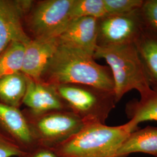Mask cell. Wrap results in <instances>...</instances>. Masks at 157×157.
I'll return each instance as SVG.
<instances>
[{
	"label": "cell",
	"mask_w": 157,
	"mask_h": 157,
	"mask_svg": "<svg viewBox=\"0 0 157 157\" xmlns=\"http://www.w3.org/2000/svg\"><path fill=\"white\" fill-rule=\"evenodd\" d=\"M40 82L52 86L84 84L114 91L109 67L101 65L82 51L59 44L41 75Z\"/></svg>",
	"instance_id": "6da1fadb"
},
{
	"label": "cell",
	"mask_w": 157,
	"mask_h": 157,
	"mask_svg": "<svg viewBox=\"0 0 157 157\" xmlns=\"http://www.w3.org/2000/svg\"><path fill=\"white\" fill-rule=\"evenodd\" d=\"M134 131L129 122L117 126L87 123L78 133L51 148L59 157H118L124 141Z\"/></svg>",
	"instance_id": "7a4b0ae2"
},
{
	"label": "cell",
	"mask_w": 157,
	"mask_h": 157,
	"mask_svg": "<svg viewBox=\"0 0 157 157\" xmlns=\"http://www.w3.org/2000/svg\"><path fill=\"white\" fill-rule=\"evenodd\" d=\"M94 59H104L112 72L115 101L132 90H137L140 98L152 95V90L135 44L112 47H97Z\"/></svg>",
	"instance_id": "3957f363"
},
{
	"label": "cell",
	"mask_w": 157,
	"mask_h": 157,
	"mask_svg": "<svg viewBox=\"0 0 157 157\" xmlns=\"http://www.w3.org/2000/svg\"><path fill=\"white\" fill-rule=\"evenodd\" d=\"M52 87L69 109L81 118L84 124H105L117 104L114 91H112L84 84H61Z\"/></svg>",
	"instance_id": "277c9868"
},
{
	"label": "cell",
	"mask_w": 157,
	"mask_h": 157,
	"mask_svg": "<svg viewBox=\"0 0 157 157\" xmlns=\"http://www.w3.org/2000/svg\"><path fill=\"white\" fill-rule=\"evenodd\" d=\"M73 0L32 1L23 19L30 39L58 37L72 20Z\"/></svg>",
	"instance_id": "5b68a950"
},
{
	"label": "cell",
	"mask_w": 157,
	"mask_h": 157,
	"mask_svg": "<svg viewBox=\"0 0 157 157\" xmlns=\"http://www.w3.org/2000/svg\"><path fill=\"white\" fill-rule=\"evenodd\" d=\"M39 145L52 148L78 133L84 126L83 120L70 110L34 112L22 110Z\"/></svg>",
	"instance_id": "8992f818"
},
{
	"label": "cell",
	"mask_w": 157,
	"mask_h": 157,
	"mask_svg": "<svg viewBox=\"0 0 157 157\" xmlns=\"http://www.w3.org/2000/svg\"><path fill=\"white\" fill-rule=\"evenodd\" d=\"M140 9L128 14L106 15L98 19L97 47L135 44L143 31Z\"/></svg>",
	"instance_id": "52a82bcc"
},
{
	"label": "cell",
	"mask_w": 157,
	"mask_h": 157,
	"mask_svg": "<svg viewBox=\"0 0 157 157\" xmlns=\"http://www.w3.org/2000/svg\"><path fill=\"white\" fill-rule=\"evenodd\" d=\"M32 2L30 0H0V54L12 42L26 44L30 41L23 19Z\"/></svg>",
	"instance_id": "ba28073f"
},
{
	"label": "cell",
	"mask_w": 157,
	"mask_h": 157,
	"mask_svg": "<svg viewBox=\"0 0 157 157\" xmlns=\"http://www.w3.org/2000/svg\"><path fill=\"white\" fill-rule=\"evenodd\" d=\"M0 129L23 152L39 146L22 111L0 102Z\"/></svg>",
	"instance_id": "9c48e42d"
},
{
	"label": "cell",
	"mask_w": 157,
	"mask_h": 157,
	"mask_svg": "<svg viewBox=\"0 0 157 157\" xmlns=\"http://www.w3.org/2000/svg\"><path fill=\"white\" fill-rule=\"evenodd\" d=\"M97 33L98 19L84 17L72 19L58 37L59 44L82 51L94 57Z\"/></svg>",
	"instance_id": "30bf717a"
},
{
	"label": "cell",
	"mask_w": 157,
	"mask_h": 157,
	"mask_svg": "<svg viewBox=\"0 0 157 157\" xmlns=\"http://www.w3.org/2000/svg\"><path fill=\"white\" fill-rule=\"evenodd\" d=\"M59 45L58 37L30 40L25 45L21 72L29 78L39 81Z\"/></svg>",
	"instance_id": "8fae6325"
},
{
	"label": "cell",
	"mask_w": 157,
	"mask_h": 157,
	"mask_svg": "<svg viewBox=\"0 0 157 157\" xmlns=\"http://www.w3.org/2000/svg\"><path fill=\"white\" fill-rule=\"evenodd\" d=\"M27 78V89L23 104L28 109L38 113L70 110L54 87Z\"/></svg>",
	"instance_id": "7c38bea8"
},
{
	"label": "cell",
	"mask_w": 157,
	"mask_h": 157,
	"mask_svg": "<svg viewBox=\"0 0 157 157\" xmlns=\"http://www.w3.org/2000/svg\"><path fill=\"white\" fill-rule=\"evenodd\" d=\"M141 152L157 157V128L147 126L130 133L118 152V157Z\"/></svg>",
	"instance_id": "4fadbf2b"
},
{
	"label": "cell",
	"mask_w": 157,
	"mask_h": 157,
	"mask_svg": "<svg viewBox=\"0 0 157 157\" xmlns=\"http://www.w3.org/2000/svg\"><path fill=\"white\" fill-rule=\"evenodd\" d=\"M135 44L148 83L157 92V37L143 30Z\"/></svg>",
	"instance_id": "5bb4252c"
},
{
	"label": "cell",
	"mask_w": 157,
	"mask_h": 157,
	"mask_svg": "<svg viewBox=\"0 0 157 157\" xmlns=\"http://www.w3.org/2000/svg\"><path fill=\"white\" fill-rule=\"evenodd\" d=\"M28 78L22 72L0 78V102L19 108L23 104Z\"/></svg>",
	"instance_id": "9a60e30c"
},
{
	"label": "cell",
	"mask_w": 157,
	"mask_h": 157,
	"mask_svg": "<svg viewBox=\"0 0 157 157\" xmlns=\"http://www.w3.org/2000/svg\"><path fill=\"white\" fill-rule=\"evenodd\" d=\"M125 112L135 131L142 122L157 121V92L140 100L135 99L129 101L126 105Z\"/></svg>",
	"instance_id": "2e32d148"
},
{
	"label": "cell",
	"mask_w": 157,
	"mask_h": 157,
	"mask_svg": "<svg viewBox=\"0 0 157 157\" xmlns=\"http://www.w3.org/2000/svg\"><path fill=\"white\" fill-rule=\"evenodd\" d=\"M25 44L13 41L0 54V78L21 72Z\"/></svg>",
	"instance_id": "e0dca14e"
},
{
	"label": "cell",
	"mask_w": 157,
	"mask_h": 157,
	"mask_svg": "<svg viewBox=\"0 0 157 157\" xmlns=\"http://www.w3.org/2000/svg\"><path fill=\"white\" fill-rule=\"evenodd\" d=\"M106 15L103 0H73L71 9L72 19L84 17L99 19Z\"/></svg>",
	"instance_id": "ac0fdd59"
},
{
	"label": "cell",
	"mask_w": 157,
	"mask_h": 157,
	"mask_svg": "<svg viewBox=\"0 0 157 157\" xmlns=\"http://www.w3.org/2000/svg\"><path fill=\"white\" fill-rule=\"evenodd\" d=\"M107 15L128 14L140 10L144 0H103Z\"/></svg>",
	"instance_id": "d6986e66"
},
{
	"label": "cell",
	"mask_w": 157,
	"mask_h": 157,
	"mask_svg": "<svg viewBox=\"0 0 157 157\" xmlns=\"http://www.w3.org/2000/svg\"><path fill=\"white\" fill-rule=\"evenodd\" d=\"M140 13L143 30L157 37V0H144Z\"/></svg>",
	"instance_id": "ffe728a7"
},
{
	"label": "cell",
	"mask_w": 157,
	"mask_h": 157,
	"mask_svg": "<svg viewBox=\"0 0 157 157\" xmlns=\"http://www.w3.org/2000/svg\"><path fill=\"white\" fill-rule=\"evenodd\" d=\"M23 153L0 129V157H18Z\"/></svg>",
	"instance_id": "44dd1931"
},
{
	"label": "cell",
	"mask_w": 157,
	"mask_h": 157,
	"mask_svg": "<svg viewBox=\"0 0 157 157\" xmlns=\"http://www.w3.org/2000/svg\"><path fill=\"white\" fill-rule=\"evenodd\" d=\"M18 157H59L52 150L46 146L39 145L30 151L24 152Z\"/></svg>",
	"instance_id": "7402d4cb"
}]
</instances>
